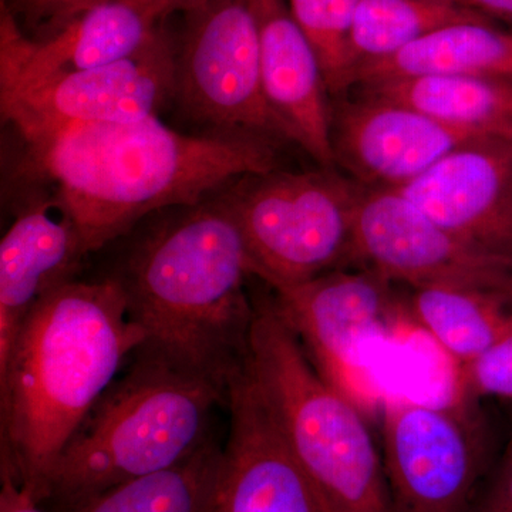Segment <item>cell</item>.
I'll return each instance as SVG.
<instances>
[{
    "mask_svg": "<svg viewBox=\"0 0 512 512\" xmlns=\"http://www.w3.org/2000/svg\"><path fill=\"white\" fill-rule=\"evenodd\" d=\"M18 134L26 177L52 185L89 255L158 212L198 204L239 178L278 167L275 144L262 138L191 136L158 116Z\"/></svg>",
    "mask_w": 512,
    "mask_h": 512,
    "instance_id": "1",
    "label": "cell"
},
{
    "mask_svg": "<svg viewBox=\"0 0 512 512\" xmlns=\"http://www.w3.org/2000/svg\"><path fill=\"white\" fill-rule=\"evenodd\" d=\"M133 231L107 275L143 332L136 353L228 390L247 362L255 305L247 247L224 188Z\"/></svg>",
    "mask_w": 512,
    "mask_h": 512,
    "instance_id": "2",
    "label": "cell"
},
{
    "mask_svg": "<svg viewBox=\"0 0 512 512\" xmlns=\"http://www.w3.org/2000/svg\"><path fill=\"white\" fill-rule=\"evenodd\" d=\"M144 335L109 275L36 303L0 363V471L40 504L50 471Z\"/></svg>",
    "mask_w": 512,
    "mask_h": 512,
    "instance_id": "3",
    "label": "cell"
},
{
    "mask_svg": "<svg viewBox=\"0 0 512 512\" xmlns=\"http://www.w3.org/2000/svg\"><path fill=\"white\" fill-rule=\"evenodd\" d=\"M227 406L220 384L134 353L60 453L40 505L59 512L181 463L214 439L212 417Z\"/></svg>",
    "mask_w": 512,
    "mask_h": 512,
    "instance_id": "4",
    "label": "cell"
},
{
    "mask_svg": "<svg viewBox=\"0 0 512 512\" xmlns=\"http://www.w3.org/2000/svg\"><path fill=\"white\" fill-rule=\"evenodd\" d=\"M247 367L274 410L322 512H390L366 414L326 382L272 296L254 298Z\"/></svg>",
    "mask_w": 512,
    "mask_h": 512,
    "instance_id": "5",
    "label": "cell"
},
{
    "mask_svg": "<svg viewBox=\"0 0 512 512\" xmlns=\"http://www.w3.org/2000/svg\"><path fill=\"white\" fill-rule=\"evenodd\" d=\"M335 170H274L224 188L244 237L249 271L269 288L311 281L353 258L363 185Z\"/></svg>",
    "mask_w": 512,
    "mask_h": 512,
    "instance_id": "6",
    "label": "cell"
},
{
    "mask_svg": "<svg viewBox=\"0 0 512 512\" xmlns=\"http://www.w3.org/2000/svg\"><path fill=\"white\" fill-rule=\"evenodd\" d=\"M175 49L174 101L211 134L293 143L266 99L259 33L249 0H208L185 13Z\"/></svg>",
    "mask_w": 512,
    "mask_h": 512,
    "instance_id": "7",
    "label": "cell"
},
{
    "mask_svg": "<svg viewBox=\"0 0 512 512\" xmlns=\"http://www.w3.org/2000/svg\"><path fill=\"white\" fill-rule=\"evenodd\" d=\"M276 309L291 326L326 382L367 414L382 400L366 365L367 346L416 328L407 301L376 272L330 271L302 284L272 289Z\"/></svg>",
    "mask_w": 512,
    "mask_h": 512,
    "instance_id": "8",
    "label": "cell"
},
{
    "mask_svg": "<svg viewBox=\"0 0 512 512\" xmlns=\"http://www.w3.org/2000/svg\"><path fill=\"white\" fill-rule=\"evenodd\" d=\"M353 258L390 284L476 289L512 298L511 255L464 241L394 190L363 187L353 224Z\"/></svg>",
    "mask_w": 512,
    "mask_h": 512,
    "instance_id": "9",
    "label": "cell"
},
{
    "mask_svg": "<svg viewBox=\"0 0 512 512\" xmlns=\"http://www.w3.org/2000/svg\"><path fill=\"white\" fill-rule=\"evenodd\" d=\"M383 470L390 512H470L485 461L464 409L382 400Z\"/></svg>",
    "mask_w": 512,
    "mask_h": 512,
    "instance_id": "10",
    "label": "cell"
},
{
    "mask_svg": "<svg viewBox=\"0 0 512 512\" xmlns=\"http://www.w3.org/2000/svg\"><path fill=\"white\" fill-rule=\"evenodd\" d=\"M175 47L165 28L120 62L0 87V106L16 133L60 124L110 123L158 116L174 101Z\"/></svg>",
    "mask_w": 512,
    "mask_h": 512,
    "instance_id": "11",
    "label": "cell"
},
{
    "mask_svg": "<svg viewBox=\"0 0 512 512\" xmlns=\"http://www.w3.org/2000/svg\"><path fill=\"white\" fill-rule=\"evenodd\" d=\"M227 410L210 512H322L247 363L229 380Z\"/></svg>",
    "mask_w": 512,
    "mask_h": 512,
    "instance_id": "12",
    "label": "cell"
},
{
    "mask_svg": "<svg viewBox=\"0 0 512 512\" xmlns=\"http://www.w3.org/2000/svg\"><path fill=\"white\" fill-rule=\"evenodd\" d=\"M493 136L451 126L406 104L362 93L330 101L335 167L366 188L397 190L457 148Z\"/></svg>",
    "mask_w": 512,
    "mask_h": 512,
    "instance_id": "13",
    "label": "cell"
},
{
    "mask_svg": "<svg viewBox=\"0 0 512 512\" xmlns=\"http://www.w3.org/2000/svg\"><path fill=\"white\" fill-rule=\"evenodd\" d=\"M163 29L146 0H107L29 39L2 2L0 87L120 62L146 49Z\"/></svg>",
    "mask_w": 512,
    "mask_h": 512,
    "instance_id": "14",
    "label": "cell"
},
{
    "mask_svg": "<svg viewBox=\"0 0 512 512\" xmlns=\"http://www.w3.org/2000/svg\"><path fill=\"white\" fill-rule=\"evenodd\" d=\"M394 191L464 241L512 256V137L457 148Z\"/></svg>",
    "mask_w": 512,
    "mask_h": 512,
    "instance_id": "15",
    "label": "cell"
},
{
    "mask_svg": "<svg viewBox=\"0 0 512 512\" xmlns=\"http://www.w3.org/2000/svg\"><path fill=\"white\" fill-rule=\"evenodd\" d=\"M89 252L53 194H30L0 242V363L36 303L77 279Z\"/></svg>",
    "mask_w": 512,
    "mask_h": 512,
    "instance_id": "16",
    "label": "cell"
},
{
    "mask_svg": "<svg viewBox=\"0 0 512 512\" xmlns=\"http://www.w3.org/2000/svg\"><path fill=\"white\" fill-rule=\"evenodd\" d=\"M259 33L266 99L289 133L322 168H336L329 90L315 49L286 0H249Z\"/></svg>",
    "mask_w": 512,
    "mask_h": 512,
    "instance_id": "17",
    "label": "cell"
},
{
    "mask_svg": "<svg viewBox=\"0 0 512 512\" xmlns=\"http://www.w3.org/2000/svg\"><path fill=\"white\" fill-rule=\"evenodd\" d=\"M431 76L512 77V35L491 23L446 26L360 67L355 86Z\"/></svg>",
    "mask_w": 512,
    "mask_h": 512,
    "instance_id": "18",
    "label": "cell"
},
{
    "mask_svg": "<svg viewBox=\"0 0 512 512\" xmlns=\"http://www.w3.org/2000/svg\"><path fill=\"white\" fill-rule=\"evenodd\" d=\"M362 93L406 104L451 126L512 137V77L431 76L360 86Z\"/></svg>",
    "mask_w": 512,
    "mask_h": 512,
    "instance_id": "19",
    "label": "cell"
},
{
    "mask_svg": "<svg viewBox=\"0 0 512 512\" xmlns=\"http://www.w3.org/2000/svg\"><path fill=\"white\" fill-rule=\"evenodd\" d=\"M407 306L460 367L512 335V298L503 293L431 286L414 289Z\"/></svg>",
    "mask_w": 512,
    "mask_h": 512,
    "instance_id": "20",
    "label": "cell"
},
{
    "mask_svg": "<svg viewBox=\"0 0 512 512\" xmlns=\"http://www.w3.org/2000/svg\"><path fill=\"white\" fill-rule=\"evenodd\" d=\"M221 448L212 439L173 467L116 485L59 512H210Z\"/></svg>",
    "mask_w": 512,
    "mask_h": 512,
    "instance_id": "21",
    "label": "cell"
},
{
    "mask_svg": "<svg viewBox=\"0 0 512 512\" xmlns=\"http://www.w3.org/2000/svg\"><path fill=\"white\" fill-rule=\"evenodd\" d=\"M458 23L490 22L481 13L444 0H360L350 33L356 73L367 63L387 59L421 37Z\"/></svg>",
    "mask_w": 512,
    "mask_h": 512,
    "instance_id": "22",
    "label": "cell"
},
{
    "mask_svg": "<svg viewBox=\"0 0 512 512\" xmlns=\"http://www.w3.org/2000/svg\"><path fill=\"white\" fill-rule=\"evenodd\" d=\"M293 19L315 49L330 96L355 86L350 33L360 0H286Z\"/></svg>",
    "mask_w": 512,
    "mask_h": 512,
    "instance_id": "23",
    "label": "cell"
},
{
    "mask_svg": "<svg viewBox=\"0 0 512 512\" xmlns=\"http://www.w3.org/2000/svg\"><path fill=\"white\" fill-rule=\"evenodd\" d=\"M460 369L471 397L497 396L512 400V335Z\"/></svg>",
    "mask_w": 512,
    "mask_h": 512,
    "instance_id": "24",
    "label": "cell"
},
{
    "mask_svg": "<svg viewBox=\"0 0 512 512\" xmlns=\"http://www.w3.org/2000/svg\"><path fill=\"white\" fill-rule=\"evenodd\" d=\"M107 0H36L35 3L23 9L22 13L28 23L43 26L45 32L55 29L64 20L72 18L76 13Z\"/></svg>",
    "mask_w": 512,
    "mask_h": 512,
    "instance_id": "25",
    "label": "cell"
},
{
    "mask_svg": "<svg viewBox=\"0 0 512 512\" xmlns=\"http://www.w3.org/2000/svg\"><path fill=\"white\" fill-rule=\"evenodd\" d=\"M471 512H512V468L501 467Z\"/></svg>",
    "mask_w": 512,
    "mask_h": 512,
    "instance_id": "26",
    "label": "cell"
},
{
    "mask_svg": "<svg viewBox=\"0 0 512 512\" xmlns=\"http://www.w3.org/2000/svg\"><path fill=\"white\" fill-rule=\"evenodd\" d=\"M0 483V512H52L43 510L29 491L5 471H0Z\"/></svg>",
    "mask_w": 512,
    "mask_h": 512,
    "instance_id": "27",
    "label": "cell"
},
{
    "mask_svg": "<svg viewBox=\"0 0 512 512\" xmlns=\"http://www.w3.org/2000/svg\"><path fill=\"white\" fill-rule=\"evenodd\" d=\"M444 2L474 10L481 15L490 13V15L503 16V18H512V0H444Z\"/></svg>",
    "mask_w": 512,
    "mask_h": 512,
    "instance_id": "28",
    "label": "cell"
},
{
    "mask_svg": "<svg viewBox=\"0 0 512 512\" xmlns=\"http://www.w3.org/2000/svg\"><path fill=\"white\" fill-rule=\"evenodd\" d=\"M146 2L156 13L157 18L165 22V19L173 13L183 12L185 15L191 10L201 8L208 0H146Z\"/></svg>",
    "mask_w": 512,
    "mask_h": 512,
    "instance_id": "29",
    "label": "cell"
},
{
    "mask_svg": "<svg viewBox=\"0 0 512 512\" xmlns=\"http://www.w3.org/2000/svg\"><path fill=\"white\" fill-rule=\"evenodd\" d=\"M36 0H15L16 8L22 12L23 9L28 8V6L32 5V3H35Z\"/></svg>",
    "mask_w": 512,
    "mask_h": 512,
    "instance_id": "30",
    "label": "cell"
},
{
    "mask_svg": "<svg viewBox=\"0 0 512 512\" xmlns=\"http://www.w3.org/2000/svg\"><path fill=\"white\" fill-rule=\"evenodd\" d=\"M503 467L512 468V439H511L510 447H508L507 456H505Z\"/></svg>",
    "mask_w": 512,
    "mask_h": 512,
    "instance_id": "31",
    "label": "cell"
}]
</instances>
